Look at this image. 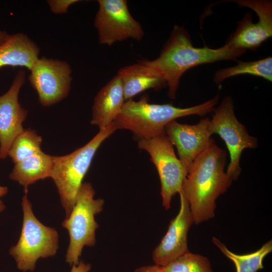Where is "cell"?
I'll return each mask as SVG.
<instances>
[{
	"label": "cell",
	"mask_w": 272,
	"mask_h": 272,
	"mask_svg": "<svg viewBox=\"0 0 272 272\" xmlns=\"http://www.w3.org/2000/svg\"><path fill=\"white\" fill-rule=\"evenodd\" d=\"M226 152L213 139L189 167L182 191L195 225L215 217L216 201L227 191L233 180L225 171Z\"/></svg>",
	"instance_id": "cell-1"
},
{
	"label": "cell",
	"mask_w": 272,
	"mask_h": 272,
	"mask_svg": "<svg viewBox=\"0 0 272 272\" xmlns=\"http://www.w3.org/2000/svg\"><path fill=\"white\" fill-rule=\"evenodd\" d=\"M245 51L225 44L217 49L195 47L188 31L182 26L174 27L159 56L148 63L156 69L165 81L168 95L174 99L180 80L188 70L196 65L223 60H235Z\"/></svg>",
	"instance_id": "cell-2"
},
{
	"label": "cell",
	"mask_w": 272,
	"mask_h": 272,
	"mask_svg": "<svg viewBox=\"0 0 272 272\" xmlns=\"http://www.w3.org/2000/svg\"><path fill=\"white\" fill-rule=\"evenodd\" d=\"M218 100L216 96L195 106L180 108L171 104H151L144 96L139 101H125L114 123L117 130H129L139 140L150 139L166 134V125L178 118L210 112Z\"/></svg>",
	"instance_id": "cell-3"
},
{
	"label": "cell",
	"mask_w": 272,
	"mask_h": 272,
	"mask_svg": "<svg viewBox=\"0 0 272 272\" xmlns=\"http://www.w3.org/2000/svg\"><path fill=\"white\" fill-rule=\"evenodd\" d=\"M117 128L114 122L99 131L86 145L64 156H53L50 177L58 191L66 217L75 203L83 179L99 147Z\"/></svg>",
	"instance_id": "cell-4"
},
{
	"label": "cell",
	"mask_w": 272,
	"mask_h": 272,
	"mask_svg": "<svg viewBox=\"0 0 272 272\" xmlns=\"http://www.w3.org/2000/svg\"><path fill=\"white\" fill-rule=\"evenodd\" d=\"M25 193L22 200L23 220L21 235L17 243L9 251L18 268L24 271L34 270L38 259L54 256L59 248L57 231L37 219Z\"/></svg>",
	"instance_id": "cell-5"
},
{
	"label": "cell",
	"mask_w": 272,
	"mask_h": 272,
	"mask_svg": "<svg viewBox=\"0 0 272 272\" xmlns=\"http://www.w3.org/2000/svg\"><path fill=\"white\" fill-rule=\"evenodd\" d=\"M95 194L92 185L83 182L71 213L62 223L69 234L65 261L71 265L79 263L85 246L92 247L96 244V231L99 225L95 217L103 211L105 201L94 198Z\"/></svg>",
	"instance_id": "cell-6"
},
{
	"label": "cell",
	"mask_w": 272,
	"mask_h": 272,
	"mask_svg": "<svg viewBox=\"0 0 272 272\" xmlns=\"http://www.w3.org/2000/svg\"><path fill=\"white\" fill-rule=\"evenodd\" d=\"M138 146L149 154L156 167L161 182L162 205L168 210L172 197L182 190L187 171L176 157L173 145L166 134L139 140Z\"/></svg>",
	"instance_id": "cell-7"
},
{
	"label": "cell",
	"mask_w": 272,
	"mask_h": 272,
	"mask_svg": "<svg viewBox=\"0 0 272 272\" xmlns=\"http://www.w3.org/2000/svg\"><path fill=\"white\" fill-rule=\"evenodd\" d=\"M212 133H216L225 142L229 151L230 162L226 173L233 180H236L241 171L240 159L245 149H255L257 139L250 135L245 127L236 118L233 103L230 97H225L215 109L210 119Z\"/></svg>",
	"instance_id": "cell-8"
},
{
	"label": "cell",
	"mask_w": 272,
	"mask_h": 272,
	"mask_svg": "<svg viewBox=\"0 0 272 272\" xmlns=\"http://www.w3.org/2000/svg\"><path fill=\"white\" fill-rule=\"evenodd\" d=\"M94 19L99 43L110 46L133 39L140 41L144 33L141 24L131 15L125 0H99Z\"/></svg>",
	"instance_id": "cell-9"
},
{
	"label": "cell",
	"mask_w": 272,
	"mask_h": 272,
	"mask_svg": "<svg viewBox=\"0 0 272 272\" xmlns=\"http://www.w3.org/2000/svg\"><path fill=\"white\" fill-rule=\"evenodd\" d=\"M30 71L28 80L43 106H52L68 96L72 70L67 62L42 57L36 60Z\"/></svg>",
	"instance_id": "cell-10"
},
{
	"label": "cell",
	"mask_w": 272,
	"mask_h": 272,
	"mask_svg": "<svg viewBox=\"0 0 272 272\" xmlns=\"http://www.w3.org/2000/svg\"><path fill=\"white\" fill-rule=\"evenodd\" d=\"M233 2L239 6L253 10L258 17V21L253 23L251 14H245L238 22L236 30L225 44L235 49L255 50L272 36V3L266 0Z\"/></svg>",
	"instance_id": "cell-11"
},
{
	"label": "cell",
	"mask_w": 272,
	"mask_h": 272,
	"mask_svg": "<svg viewBox=\"0 0 272 272\" xmlns=\"http://www.w3.org/2000/svg\"><path fill=\"white\" fill-rule=\"evenodd\" d=\"M25 81V73L20 70L8 91L0 96V159L8 156L15 139L25 129L23 123L28 111L19 102V94Z\"/></svg>",
	"instance_id": "cell-12"
},
{
	"label": "cell",
	"mask_w": 272,
	"mask_h": 272,
	"mask_svg": "<svg viewBox=\"0 0 272 272\" xmlns=\"http://www.w3.org/2000/svg\"><path fill=\"white\" fill-rule=\"evenodd\" d=\"M165 131L172 144L176 147L179 159L187 172L195 159L213 140L209 118H203L193 125L173 120L166 125Z\"/></svg>",
	"instance_id": "cell-13"
},
{
	"label": "cell",
	"mask_w": 272,
	"mask_h": 272,
	"mask_svg": "<svg viewBox=\"0 0 272 272\" xmlns=\"http://www.w3.org/2000/svg\"><path fill=\"white\" fill-rule=\"evenodd\" d=\"M180 206L177 216L171 221L167 231L152 251L155 264L165 266L190 251L187 234L194 223L187 200L182 190L179 193Z\"/></svg>",
	"instance_id": "cell-14"
},
{
	"label": "cell",
	"mask_w": 272,
	"mask_h": 272,
	"mask_svg": "<svg viewBox=\"0 0 272 272\" xmlns=\"http://www.w3.org/2000/svg\"><path fill=\"white\" fill-rule=\"evenodd\" d=\"M117 76L122 85L125 101L146 90H159L167 86L162 76L148 59L121 68Z\"/></svg>",
	"instance_id": "cell-15"
},
{
	"label": "cell",
	"mask_w": 272,
	"mask_h": 272,
	"mask_svg": "<svg viewBox=\"0 0 272 272\" xmlns=\"http://www.w3.org/2000/svg\"><path fill=\"white\" fill-rule=\"evenodd\" d=\"M125 101L122 85L116 75L95 97L91 123L97 126L99 129L107 127L114 121Z\"/></svg>",
	"instance_id": "cell-16"
},
{
	"label": "cell",
	"mask_w": 272,
	"mask_h": 272,
	"mask_svg": "<svg viewBox=\"0 0 272 272\" xmlns=\"http://www.w3.org/2000/svg\"><path fill=\"white\" fill-rule=\"evenodd\" d=\"M39 51L37 45L27 35L22 33L10 35L0 45V67L21 66L30 71L39 58Z\"/></svg>",
	"instance_id": "cell-17"
},
{
	"label": "cell",
	"mask_w": 272,
	"mask_h": 272,
	"mask_svg": "<svg viewBox=\"0 0 272 272\" xmlns=\"http://www.w3.org/2000/svg\"><path fill=\"white\" fill-rule=\"evenodd\" d=\"M53 165V156L41 150L15 164L9 177L23 186L26 192L29 185L39 180L50 177Z\"/></svg>",
	"instance_id": "cell-18"
},
{
	"label": "cell",
	"mask_w": 272,
	"mask_h": 272,
	"mask_svg": "<svg viewBox=\"0 0 272 272\" xmlns=\"http://www.w3.org/2000/svg\"><path fill=\"white\" fill-rule=\"evenodd\" d=\"M212 242L235 264L236 272H257L263 269L264 257L272 251V241L265 243L259 249L252 253L239 255L230 251L218 238L213 237Z\"/></svg>",
	"instance_id": "cell-19"
},
{
	"label": "cell",
	"mask_w": 272,
	"mask_h": 272,
	"mask_svg": "<svg viewBox=\"0 0 272 272\" xmlns=\"http://www.w3.org/2000/svg\"><path fill=\"white\" fill-rule=\"evenodd\" d=\"M246 74L260 77L271 82V57L253 61H240L234 66L219 70L215 74L214 80L217 84H220L229 78Z\"/></svg>",
	"instance_id": "cell-20"
},
{
	"label": "cell",
	"mask_w": 272,
	"mask_h": 272,
	"mask_svg": "<svg viewBox=\"0 0 272 272\" xmlns=\"http://www.w3.org/2000/svg\"><path fill=\"white\" fill-rule=\"evenodd\" d=\"M42 138L31 129H24L14 141L8 156L15 164L41 151Z\"/></svg>",
	"instance_id": "cell-21"
},
{
	"label": "cell",
	"mask_w": 272,
	"mask_h": 272,
	"mask_svg": "<svg viewBox=\"0 0 272 272\" xmlns=\"http://www.w3.org/2000/svg\"><path fill=\"white\" fill-rule=\"evenodd\" d=\"M162 267L165 272H214L207 257L190 251Z\"/></svg>",
	"instance_id": "cell-22"
},
{
	"label": "cell",
	"mask_w": 272,
	"mask_h": 272,
	"mask_svg": "<svg viewBox=\"0 0 272 272\" xmlns=\"http://www.w3.org/2000/svg\"><path fill=\"white\" fill-rule=\"evenodd\" d=\"M79 1V0H49L47 3L52 13L62 14L67 12L68 9L71 5Z\"/></svg>",
	"instance_id": "cell-23"
},
{
	"label": "cell",
	"mask_w": 272,
	"mask_h": 272,
	"mask_svg": "<svg viewBox=\"0 0 272 272\" xmlns=\"http://www.w3.org/2000/svg\"><path fill=\"white\" fill-rule=\"evenodd\" d=\"M133 272H165L162 266L156 264L147 265L137 268Z\"/></svg>",
	"instance_id": "cell-24"
},
{
	"label": "cell",
	"mask_w": 272,
	"mask_h": 272,
	"mask_svg": "<svg viewBox=\"0 0 272 272\" xmlns=\"http://www.w3.org/2000/svg\"><path fill=\"white\" fill-rule=\"evenodd\" d=\"M91 269V265L88 263L80 261L78 264H74L70 272H89Z\"/></svg>",
	"instance_id": "cell-25"
},
{
	"label": "cell",
	"mask_w": 272,
	"mask_h": 272,
	"mask_svg": "<svg viewBox=\"0 0 272 272\" xmlns=\"http://www.w3.org/2000/svg\"><path fill=\"white\" fill-rule=\"evenodd\" d=\"M8 191L7 187L0 186V213H1L5 208V206L1 199L2 197L5 195Z\"/></svg>",
	"instance_id": "cell-26"
},
{
	"label": "cell",
	"mask_w": 272,
	"mask_h": 272,
	"mask_svg": "<svg viewBox=\"0 0 272 272\" xmlns=\"http://www.w3.org/2000/svg\"><path fill=\"white\" fill-rule=\"evenodd\" d=\"M10 35L4 31L0 30V45L5 42L8 38Z\"/></svg>",
	"instance_id": "cell-27"
}]
</instances>
